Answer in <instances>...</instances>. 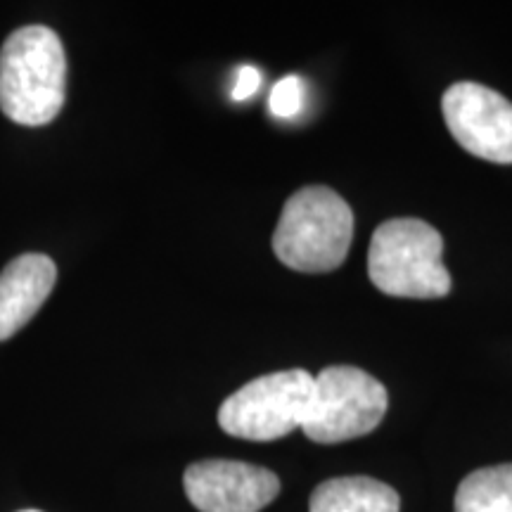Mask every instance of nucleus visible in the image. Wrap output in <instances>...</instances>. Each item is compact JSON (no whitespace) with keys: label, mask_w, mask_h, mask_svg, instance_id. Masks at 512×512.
Instances as JSON below:
<instances>
[{"label":"nucleus","mask_w":512,"mask_h":512,"mask_svg":"<svg viewBox=\"0 0 512 512\" xmlns=\"http://www.w3.org/2000/svg\"><path fill=\"white\" fill-rule=\"evenodd\" d=\"M67 98V55L53 29L31 24L0 48V110L19 126H46Z\"/></svg>","instance_id":"nucleus-1"},{"label":"nucleus","mask_w":512,"mask_h":512,"mask_svg":"<svg viewBox=\"0 0 512 512\" xmlns=\"http://www.w3.org/2000/svg\"><path fill=\"white\" fill-rule=\"evenodd\" d=\"M354 211L335 190L306 185L285 202L273 233L280 264L299 273H330L347 259Z\"/></svg>","instance_id":"nucleus-2"},{"label":"nucleus","mask_w":512,"mask_h":512,"mask_svg":"<svg viewBox=\"0 0 512 512\" xmlns=\"http://www.w3.org/2000/svg\"><path fill=\"white\" fill-rule=\"evenodd\" d=\"M444 240L420 219H389L373 233L368 275L377 290L403 299H441L451 292Z\"/></svg>","instance_id":"nucleus-3"},{"label":"nucleus","mask_w":512,"mask_h":512,"mask_svg":"<svg viewBox=\"0 0 512 512\" xmlns=\"http://www.w3.org/2000/svg\"><path fill=\"white\" fill-rule=\"evenodd\" d=\"M389 396L380 380L354 366H330L313 380L302 430L316 444L366 437L387 413Z\"/></svg>","instance_id":"nucleus-4"},{"label":"nucleus","mask_w":512,"mask_h":512,"mask_svg":"<svg viewBox=\"0 0 512 512\" xmlns=\"http://www.w3.org/2000/svg\"><path fill=\"white\" fill-rule=\"evenodd\" d=\"M313 380L316 377L302 368L256 377L221 403V430L247 441H275L302 430Z\"/></svg>","instance_id":"nucleus-5"},{"label":"nucleus","mask_w":512,"mask_h":512,"mask_svg":"<svg viewBox=\"0 0 512 512\" xmlns=\"http://www.w3.org/2000/svg\"><path fill=\"white\" fill-rule=\"evenodd\" d=\"M446 126L470 155L494 164H512V102L494 88L460 81L441 98Z\"/></svg>","instance_id":"nucleus-6"},{"label":"nucleus","mask_w":512,"mask_h":512,"mask_svg":"<svg viewBox=\"0 0 512 512\" xmlns=\"http://www.w3.org/2000/svg\"><path fill=\"white\" fill-rule=\"evenodd\" d=\"M183 489L200 512H261L278 498L280 479L238 460H200L185 470Z\"/></svg>","instance_id":"nucleus-7"},{"label":"nucleus","mask_w":512,"mask_h":512,"mask_svg":"<svg viewBox=\"0 0 512 512\" xmlns=\"http://www.w3.org/2000/svg\"><path fill=\"white\" fill-rule=\"evenodd\" d=\"M57 266L46 254H22L0 273V342L15 337L46 304Z\"/></svg>","instance_id":"nucleus-8"},{"label":"nucleus","mask_w":512,"mask_h":512,"mask_svg":"<svg viewBox=\"0 0 512 512\" xmlns=\"http://www.w3.org/2000/svg\"><path fill=\"white\" fill-rule=\"evenodd\" d=\"M309 512H401V498L373 477H337L316 486Z\"/></svg>","instance_id":"nucleus-9"},{"label":"nucleus","mask_w":512,"mask_h":512,"mask_svg":"<svg viewBox=\"0 0 512 512\" xmlns=\"http://www.w3.org/2000/svg\"><path fill=\"white\" fill-rule=\"evenodd\" d=\"M456 512H512V463L467 475L456 491Z\"/></svg>","instance_id":"nucleus-10"},{"label":"nucleus","mask_w":512,"mask_h":512,"mask_svg":"<svg viewBox=\"0 0 512 512\" xmlns=\"http://www.w3.org/2000/svg\"><path fill=\"white\" fill-rule=\"evenodd\" d=\"M268 107L275 117L280 119H294L304 110V81L302 76L290 74L280 79L273 86L271 98H268Z\"/></svg>","instance_id":"nucleus-11"},{"label":"nucleus","mask_w":512,"mask_h":512,"mask_svg":"<svg viewBox=\"0 0 512 512\" xmlns=\"http://www.w3.org/2000/svg\"><path fill=\"white\" fill-rule=\"evenodd\" d=\"M261 72L252 64H245V67L238 69V76H235V86H233V93H230V98L235 102H242V100H249L252 95L259 91L261 86Z\"/></svg>","instance_id":"nucleus-12"},{"label":"nucleus","mask_w":512,"mask_h":512,"mask_svg":"<svg viewBox=\"0 0 512 512\" xmlns=\"http://www.w3.org/2000/svg\"><path fill=\"white\" fill-rule=\"evenodd\" d=\"M22 512H38V510H22Z\"/></svg>","instance_id":"nucleus-13"}]
</instances>
